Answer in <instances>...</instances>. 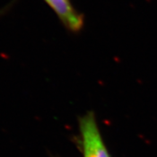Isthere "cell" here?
Listing matches in <instances>:
<instances>
[{
    "label": "cell",
    "mask_w": 157,
    "mask_h": 157,
    "mask_svg": "<svg viewBox=\"0 0 157 157\" xmlns=\"http://www.w3.org/2000/svg\"><path fill=\"white\" fill-rule=\"evenodd\" d=\"M79 128L84 157H110L92 111L80 118Z\"/></svg>",
    "instance_id": "cell-1"
},
{
    "label": "cell",
    "mask_w": 157,
    "mask_h": 157,
    "mask_svg": "<svg viewBox=\"0 0 157 157\" xmlns=\"http://www.w3.org/2000/svg\"><path fill=\"white\" fill-rule=\"evenodd\" d=\"M67 30L79 33L84 25V17L74 8L71 0H44Z\"/></svg>",
    "instance_id": "cell-2"
},
{
    "label": "cell",
    "mask_w": 157,
    "mask_h": 157,
    "mask_svg": "<svg viewBox=\"0 0 157 157\" xmlns=\"http://www.w3.org/2000/svg\"><path fill=\"white\" fill-rule=\"evenodd\" d=\"M10 6V5H7V6H6V7H4V8L0 10V17L2 16V15H3L4 14H5L6 12L8 10Z\"/></svg>",
    "instance_id": "cell-3"
}]
</instances>
